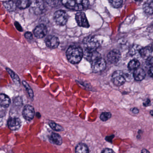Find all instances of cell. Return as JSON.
Masks as SVG:
<instances>
[{
  "label": "cell",
  "mask_w": 153,
  "mask_h": 153,
  "mask_svg": "<svg viewBox=\"0 0 153 153\" xmlns=\"http://www.w3.org/2000/svg\"><path fill=\"white\" fill-rule=\"evenodd\" d=\"M68 60L72 64H76L80 62L84 56V52L81 47L76 45H71L66 52Z\"/></svg>",
  "instance_id": "1"
},
{
  "label": "cell",
  "mask_w": 153,
  "mask_h": 153,
  "mask_svg": "<svg viewBox=\"0 0 153 153\" xmlns=\"http://www.w3.org/2000/svg\"><path fill=\"white\" fill-rule=\"evenodd\" d=\"M61 1L67 8L77 11L86 9L89 4L88 0H62Z\"/></svg>",
  "instance_id": "2"
},
{
  "label": "cell",
  "mask_w": 153,
  "mask_h": 153,
  "mask_svg": "<svg viewBox=\"0 0 153 153\" xmlns=\"http://www.w3.org/2000/svg\"><path fill=\"white\" fill-rule=\"evenodd\" d=\"M83 45L85 51H94L99 47V42L98 40L93 36H88L83 40Z\"/></svg>",
  "instance_id": "3"
},
{
  "label": "cell",
  "mask_w": 153,
  "mask_h": 153,
  "mask_svg": "<svg viewBox=\"0 0 153 153\" xmlns=\"http://www.w3.org/2000/svg\"><path fill=\"white\" fill-rule=\"evenodd\" d=\"M126 77L124 72L121 71H116L113 73L112 80L113 83L117 86L122 85L126 81Z\"/></svg>",
  "instance_id": "4"
},
{
  "label": "cell",
  "mask_w": 153,
  "mask_h": 153,
  "mask_svg": "<svg viewBox=\"0 0 153 153\" xmlns=\"http://www.w3.org/2000/svg\"><path fill=\"white\" fill-rule=\"evenodd\" d=\"M106 66L105 60L101 57L92 62V70L94 73L102 72L105 69Z\"/></svg>",
  "instance_id": "5"
},
{
  "label": "cell",
  "mask_w": 153,
  "mask_h": 153,
  "mask_svg": "<svg viewBox=\"0 0 153 153\" xmlns=\"http://www.w3.org/2000/svg\"><path fill=\"white\" fill-rule=\"evenodd\" d=\"M54 20L58 25L63 26L67 24L68 20V16L65 11L58 10L54 14Z\"/></svg>",
  "instance_id": "6"
},
{
  "label": "cell",
  "mask_w": 153,
  "mask_h": 153,
  "mask_svg": "<svg viewBox=\"0 0 153 153\" xmlns=\"http://www.w3.org/2000/svg\"><path fill=\"white\" fill-rule=\"evenodd\" d=\"M22 114L24 119L27 121H30L33 119L35 115L34 108L30 105H27L23 109Z\"/></svg>",
  "instance_id": "7"
},
{
  "label": "cell",
  "mask_w": 153,
  "mask_h": 153,
  "mask_svg": "<svg viewBox=\"0 0 153 153\" xmlns=\"http://www.w3.org/2000/svg\"><path fill=\"white\" fill-rule=\"evenodd\" d=\"M32 7L35 14L39 15L44 11L45 5L42 0H35L32 4Z\"/></svg>",
  "instance_id": "8"
},
{
  "label": "cell",
  "mask_w": 153,
  "mask_h": 153,
  "mask_svg": "<svg viewBox=\"0 0 153 153\" xmlns=\"http://www.w3.org/2000/svg\"><path fill=\"white\" fill-rule=\"evenodd\" d=\"M76 19L79 26L84 27H89L88 21L85 13L82 12H78L76 15Z\"/></svg>",
  "instance_id": "9"
},
{
  "label": "cell",
  "mask_w": 153,
  "mask_h": 153,
  "mask_svg": "<svg viewBox=\"0 0 153 153\" xmlns=\"http://www.w3.org/2000/svg\"><path fill=\"white\" fill-rule=\"evenodd\" d=\"M8 126L12 131H16L19 129L21 126V120L17 117H11L8 120Z\"/></svg>",
  "instance_id": "10"
},
{
  "label": "cell",
  "mask_w": 153,
  "mask_h": 153,
  "mask_svg": "<svg viewBox=\"0 0 153 153\" xmlns=\"http://www.w3.org/2000/svg\"><path fill=\"white\" fill-rule=\"evenodd\" d=\"M45 42L47 46L51 49H55L59 45V39L54 36H48L45 38Z\"/></svg>",
  "instance_id": "11"
},
{
  "label": "cell",
  "mask_w": 153,
  "mask_h": 153,
  "mask_svg": "<svg viewBox=\"0 0 153 153\" xmlns=\"http://www.w3.org/2000/svg\"><path fill=\"white\" fill-rule=\"evenodd\" d=\"M121 54L119 51L113 50L108 53L107 59L110 63L114 64L118 62L120 59Z\"/></svg>",
  "instance_id": "12"
},
{
  "label": "cell",
  "mask_w": 153,
  "mask_h": 153,
  "mask_svg": "<svg viewBox=\"0 0 153 153\" xmlns=\"http://www.w3.org/2000/svg\"><path fill=\"white\" fill-rule=\"evenodd\" d=\"M34 34L38 38L44 37L47 33V27L44 25H40L35 28L33 31Z\"/></svg>",
  "instance_id": "13"
},
{
  "label": "cell",
  "mask_w": 153,
  "mask_h": 153,
  "mask_svg": "<svg viewBox=\"0 0 153 153\" xmlns=\"http://www.w3.org/2000/svg\"><path fill=\"white\" fill-rule=\"evenodd\" d=\"M84 56L85 59H86L88 61L93 62L97 59L101 58V55L99 53L97 52L96 51H85L84 53Z\"/></svg>",
  "instance_id": "14"
},
{
  "label": "cell",
  "mask_w": 153,
  "mask_h": 153,
  "mask_svg": "<svg viewBox=\"0 0 153 153\" xmlns=\"http://www.w3.org/2000/svg\"><path fill=\"white\" fill-rule=\"evenodd\" d=\"M146 72L143 69L138 68L134 70L133 76L136 81H140L144 79L146 76Z\"/></svg>",
  "instance_id": "15"
},
{
  "label": "cell",
  "mask_w": 153,
  "mask_h": 153,
  "mask_svg": "<svg viewBox=\"0 0 153 153\" xmlns=\"http://www.w3.org/2000/svg\"><path fill=\"white\" fill-rule=\"evenodd\" d=\"M11 103L10 98L7 95L4 94H1L0 95V105L1 108H8Z\"/></svg>",
  "instance_id": "16"
},
{
  "label": "cell",
  "mask_w": 153,
  "mask_h": 153,
  "mask_svg": "<svg viewBox=\"0 0 153 153\" xmlns=\"http://www.w3.org/2000/svg\"><path fill=\"white\" fill-rule=\"evenodd\" d=\"M143 10L146 14H153V0H147L143 5Z\"/></svg>",
  "instance_id": "17"
},
{
  "label": "cell",
  "mask_w": 153,
  "mask_h": 153,
  "mask_svg": "<svg viewBox=\"0 0 153 153\" xmlns=\"http://www.w3.org/2000/svg\"><path fill=\"white\" fill-rule=\"evenodd\" d=\"M50 139L53 144L58 146H60L62 143V139L61 137L59 134L55 132L52 133L50 137Z\"/></svg>",
  "instance_id": "18"
},
{
  "label": "cell",
  "mask_w": 153,
  "mask_h": 153,
  "mask_svg": "<svg viewBox=\"0 0 153 153\" xmlns=\"http://www.w3.org/2000/svg\"><path fill=\"white\" fill-rule=\"evenodd\" d=\"M3 6L8 11L10 12L15 11L17 7L16 4L12 0L5 1L3 3Z\"/></svg>",
  "instance_id": "19"
},
{
  "label": "cell",
  "mask_w": 153,
  "mask_h": 153,
  "mask_svg": "<svg viewBox=\"0 0 153 153\" xmlns=\"http://www.w3.org/2000/svg\"><path fill=\"white\" fill-rule=\"evenodd\" d=\"M152 51L153 50L149 47L142 48L140 51V56L144 59H148L151 56Z\"/></svg>",
  "instance_id": "20"
},
{
  "label": "cell",
  "mask_w": 153,
  "mask_h": 153,
  "mask_svg": "<svg viewBox=\"0 0 153 153\" xmlns=\"http://www.w3.org/2000/svg\"><path fill=\"white\" fill-rule=\"evenodd\" d=\"M75 152L76 153H87L89 152V149L87 146L84 143H79L77 145Z\"/></svg>",
  "instance_id": "21"
},
{
  "label": "cell",
  "mask_w": 153,
  "mask_h": 153,
  "mask_svg": "<svg viewBox=\"0 0 153 153\" xmlns=\"http://www.w3.org/2000/svg\"><path fill=\"white\" fill-rule=\"evenodd\" d=\"M6 70H7V71L8 72L9 74L10 75L11 78L13 79V81H14L15 84L17 85H20V80L19 76H17L13 71L11 70V69L9 68H6Z\"/></svg>",
  "instance_id": "22"
},
{
  "label": "cell",
  "mask_w": 153,
  "mask_h": 153,
  "mask_svg": "<svg viewBox=\"0 0 153 153\" xmlns=\"http://www.w3.org/2000/svg\"><path fill=\"white\" fill-rule=\"evenodd\" d=\"M17 7L20 9H25L28 7L30 5V0H17Z\"/></svg>",
  "instance_id": "23"
},
{
  "label": "cell",
  "mask_w": 153,
  "mask_h": 153,
  "mask_svg": "<svg viewBox=\"0 0 153 153\" xmlns=\"http://www.w3.org/2000/svg\"><path fill=\"white\" fill-rule=\"evenodd\" d=\"M140 66V62L138 60L133 59L132 60L130 61V62L128 64V68L129 70L134 71L137 69Z\"/></svg>",
  "instance_id": "24"
},
{
  "label": "cell",
  "mask_w": 153,
  "mask_h": 153,
  "mask_svg": "<svg viewBox=\"0 0 153 153\" xmlns=\"http://www.w3.org/2000/svg\"><path fill=\"white\" fill-rule=\"evenodd\" d=\"M142 47L139 45H134L130 50V54L132 56H140V51Z\"/></svg>",
  "instance_id": "25"
},
{
  "label": "cell",
  "mask_w": 153,
  "mask_h": 153,
  "mask_svg": "<svg viewBox=\"0 0 153 153\" xmlns=\"http://www.w3.org/2000/svg\"><path fill=\"white\" fill-rule=\"evenodd\" d=\"M22 84H23L24 87L25 88L27 92L29 97H30L31 99L33 100L34 98V93L33 89H32L31 87L30 86V85H28V83H27L26 81L23 80V81H22Z\"/></svg>",
  "instance_id": "26"
},
{
  "label": "cell",
  "mask_w": 153,
  "mask_h": 153,
  "mask_svg": "<svg viewBox=\"0 0 153 153\" xmlns=\"http://www.w3.org/2000/svg\"><path fill=\"white\" fill-rule=\"evenodd\" d=\"M49 125L51 128L54 131H62L63 130V128L61 125L55 123L53 121H50L49 122Z\"/></svg>",
  "instance_id": "27"
},
{
  "label": "cell",
  "mask_w": 153,
  "mask_h": 153,
  "mask_svg": "<svg viewBox=\"0 0 153 153\" xmlns=\"http://www.w3.org/2000/svg\"><path fill=\"white\" fill-rule=\"evenodd\" d=\"M46 3L52 7H58L62 0H45Z\"/></svg>",
  "instance_id": "28"
},
{
  "label": "cell",
  "mask_w": 153,
  "mask_h": 153,
  "mask_svg": "<svg viewBox=\"0 0 153 153\" xmlns=\"http://www.w3.org/2000/svg\"><path fill=\"white\" fill-rule=\"evenodd\" d=\"M111 117V114L110 112H105L102 113L100 115V119L102 121H106L110 119Z\"/></svg>",
  "instance_id": "29"
},
{
  "label": "cell",
  "mask_w": 153,
  "mask_h": 153,
  "mask_svg": "<svg viewBox=\"0 0 153 153\" xmlns=\"http://www.w3.org/2000/svg\"><path fill=\"white\" fill-rule=\"evenodd\" d=\"M109 1L114 8L120 7L123 3V0H109Z\"/></svg>",
  "instance_id": "30"
},
{
  "label": "cell",
  "mask_w": 153,
  "mask_h": 153,
  "mask_svg": "<svg viewBox=\"0 0 153 153\" xmlns=\"http://www.w3.org/2000/svg\"><path fill=\"white\" fill-rule=\"evenodd\" d=\"M22 99L20 97H18L14 100V104L17 106H21L22 105Z\"/></svg>",
  "instance_id": "31"
},
{
  "label": "cell",
  "mask_w": 153,
  "mask_h": 153,
  "mask_svg": "<svg viewBox=\"0 0 153 153\" xmlns=\"http://www.w3.org/2000/svg\"><path fill=\"white\" fill-rule=\"evenodd\" d=\"M146 63L148 65L153 66V57H149L146 59Z\"/></svg>",
  "instance_id": "32"
},
{
  "label": "cell",
  "mask_w": 153,
  "mask_h": 153,
  "mask_svg": "<svg viewBox=\"0 0 153 153\" xmlns=\"http://www.w3.org/2000/svg\"><path fill=\"white\" fill-rule=\"evenodd\" d=\"M25 37L28 40H32L33 39V35L30 32H27L25 34Z\"/></svg>",
  "instance_id": "33"
},
{
  "label": "cell",
  "mask_w": 153,
  "mask_h": 153,
  "mask_svg": "<svg viewBox=\"0 0 153 153\" xmlns=\"http://www.w3.org/2000/svg\"><path fill=\"white\" fill-rule=\"evenodd\" d=\"M102 153H113L114 151L112 149H111L109 148L105 149H104L102 151Z\"/></svg>",
  "instance_id": "34"
},
{
  "label": "cell",
  "mask_w": 153,
  "mask_h": 153,
  "mask_svg": "<svg viewBox=\"0 0 153 153\" xmlns=\"http://www.w3.org/2000/svg\"><path fill=\"white\" fill-rule=\"evenodd\" d=\"M148 74L151 77L153 78V66H151L148 71Z\"/></svg>",
  "instance_id": "35"
},
{
  "label": "cell",
  "mask_w": 153,
  "mask_h": 153,
  "mask_svg": "<svg viewBox=\"0 0 153 153\" xmlns=\"http://www.w3.org/2000/svg\"><path fill=\"white\" fill-rule=\"evenodd\" d=\"M150 104H151V102H150V100H149V99H148L146 101H145V102L143 103V105L146 106V107H147V106L150 105Z\"/></svg>",
  "instance_id": "36"
},
{
  "label": "cell",
  "mask_w": 153,
  "mask_h": 153,
  "mask_svg": "<svg viewBox=\"0 0 153 153\" xmlns=\"http://www.w3.org/2000/svg\"><path fill=\"white\" fill-rule=\"evenodd\" d=\"M131 111L135 114H137L139 113V110L137 108H133L131 110Z\"/></svg>",
  "instance_id": "37"
},
{
  "label": "cell",
  "mask_w": 153,
  "mask_h": 153,
  "mask_svg": "<svg viewBox=\"0 0 153 153\" xmlns=\"http://www.w3.org/2000/svg\"><path fill=\"white\" fill-rule=\"evenodd\" d=\"M142 153H149V151L148 150H147L146 149H143V150L141 151Z\"/></svg>",
  "instance_id": "38"
},
{
  "label": "cell",
  "mask_w": 153,
  "mask_h": 153,
  "mask_svg": "<svg viewBox=\"0 0 153 153\" xmlns=\"http://www.w3.org/2000/svg\"><path fill=\"white\" fill-rule=\"evenodd\" d=\"M36 116H37V117L38 118H40L41 117V114L40 113H39V112H37V113L36 114Z\"/></svg>",
  "instance_id": "39"
},
{
  "label": "cell",
  "mask_w": 153,
  "mask_h": 153,
  "mask_svg": "<svg viewBox=\"0 0 153 153\" xmlns=\"http://www.w3.org/2000/svg\"><path fill=\"white\" fill-rule=\"evenodd\" d=\"M150 114H151V116H153V110L150 111Z\"/></svg>",
  "instance_id": "40"
},
{
  "label": "cell",
  "mask_w": 153,
  "mask_h": 153,
  "mask_svg": "<svg viewBox=\"0 0 153 153\" xmlns=\"http://www.w3.org/2000/svg\"><path fill=\"white\" fill-rule=\"evenodd\" d=\"M137 1H142V0H137Z\"/></svg>",
  "instance_id": "41"
},
{
  "label": "cell",
  "mask_w": 153,
  "mask_h": 153,
  "mask_svg": "<svg viewBox=\"0 0 153 153\" xmlns=\"http://www.w3.org/2000/svg\"><path fill=\"white\" fill-rule=\"evenodd\" d=\"M152 50H153V45H152Z\"/></svg>",
  "instance_id": "42"
}]
</instances>
